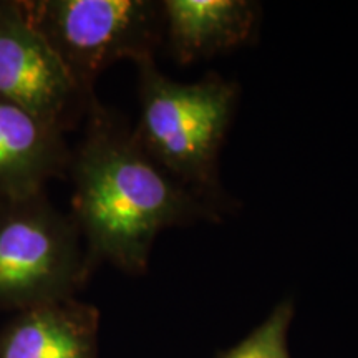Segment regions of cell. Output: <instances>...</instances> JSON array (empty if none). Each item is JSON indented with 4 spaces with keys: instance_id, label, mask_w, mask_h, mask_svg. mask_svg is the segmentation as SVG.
<instances>
[{
    "instance_id": "4",
    "label": "cell",
    "mask_w": 358,
    "mask_h": 358,
    "mask_svg": "<svg viewBox=\"0 0 358 358\" xmlns=\"http://www.w3.org/2000/svg\"><path fill=\"white\" fill-rule=\"evenodd\" d=\"M92 274L77 224L45 191L0 199V310L75 297Z\"/></svg>"
},
{
    "instance_id": "7",
    "label": "cell",
    "mask_w": 358,
    "mask_h": 358,
    "mask_svg": "<svg viewBox=\"0 0 358 358\" xmlns=\"http://www.w3.org/2000/svg\"><path fill=\"white\" fill-rule=\"evenodd\" d=\"M100 312L77 297L15 312L0 329V358H100Z\"/></svg>"
},
{
    "instance_id": "9",
    "label": "cell",
    "mask_w": 358,
    "mask_h": 358,
    "mask_svg": "<svg viewBox=\"0 0 358 358\" xmlns=\"http://www.w3.org/2000/svg\"><path fill=\"white\" fill-rule=\"evenodd\" d=\"M294 315V302L280 301L248 337L219 358H290L289 330Z\"/></svg>"
},
{
    "instance_id": "5",
    "label": "cell",
    "mask_w": 358,
    "mask_h": 358,
    "mask_svg": "<svg viewBox=\"0 0 358 358\" xmlns=\"http://www.w3.org/2000/svg\"><path fill=\"white\" fill-rule=\"evenodd\" d=\"M0 96L65 133L96 98L71 80L19 0H0Z\"/></svg>"
},
{
    "instance_id": "6",
    "label": "cell",
    "mask_w": 358,
    "mask_h": 358,
    "mask_svg": "<svg viewBox=\"0 0 358 358\" xmlns=\"http://www.w3.org/2000/svg\"><path fill=\"white\" fill-rule=\"evenodd\" d=\"M70 159L64 129L0 96V199L43 192L69 173Z\"/></svg>"
},
{
    "instance_id": "1",
    "label": "cell",
    "mask_w": 358,
    "mask_h": 358,
    "mask_svg": "<svg viewBox=\"0 0 358 358\" xmlns=\"http://www.w3.org/2000/svg\"><path fill=\"white\" fill-rule=\"evenodd\" d=\"M69 174L73 182L70 216L92 272L106 262L124 274H146L161 231L221 217L164 173L145 153L133 127L98 98L85 115Z\"/></svg>"
},
{
    "instance_id": "8",
    "label": "cell",
    "mask_w": 358,
    "mask_h": 358,
    "mask_svg": "<svg viewBox=\"0 0 358 358\" xmlns=\"http://www.w3.org/2000/svg\"><path fill=\"white\" fill-rule=\"evenodd\" d=\"M161 13L163 43L174 62L189 65L248 43L261 8L248 0H166Z\"/></svg>"
},
{
    "instance_id": "2",
    "label": "cell",
    "mask_w": 358,
    "mask_h": 358,
    "mask_svg": "<svg viewBox=\"0 0 358 358\" xmlns=\"http://www.w3.org/2000/svg\"><path fill=\"white\" fill-rule=\"evenodd\" d=\"M134 65L140 118L133 133L138 143L174 181L219 214L229 211L219 155L234 118L239 87L216 71L198 82H174L161 73L155 58Z\"/></svg>"
},
{
    "instance_id": "3",
    "label": "cell",
    "mask_w": 358,
    "mask_h": 358,
    "mask_svg": "<svg viewBox=\"0 0 358 358\" xmlns=\"http://www.w3.org/2000/svg\"><path fill=\"white\" fill-rule=\"evenodd\" d=\"M34 29L85 95L116 62L155 58L163 45L161 2L150 0H19Z\"/></svg>"
}]
</instances>
